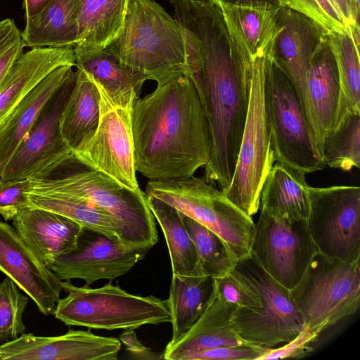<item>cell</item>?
<instances>
[{"instance_id": "cell-1", "label": "cell", "mask_w": 360, "mask_h": 360, "mask_svg": "<svg viewBox=\"0 0 360 360\" xmlns=\"http://www.w3.org/2000/svg\"><path fill=\"white\" fill-rule=\"evenodd\" d=\"M172 5L184 32L187 76L199 96L211 135V157L203 177L223 192L235 171L247 117L250 58L239 50L215 3L173 0Z\"/></svg>"}, {"instance_id": "cell-2", "label": "cell", "mask_w": 360, "mask_h": 360, "mask_svg": "<svg viewBox=\"0 0 360 360\" xmlns=\"http://www.w3.org/2000/svg\"><path fill=\"white\" fill-rule=\"evenodd\" d=\"M131 123L136 169L149 180L191 177L210 160L207 120L186 75L159 83L136 98Z\"/></svg>"}, {"instance_id": "cell-3", "label": "cell", "mask_w": 360, "mask_h": 360, "mask_svg": "<svg viewBox=\"0 0 360 360\" xmlns=\"http://www.w3.org/2000/svg\"><path fill=\"white\" fill-rule=\"evenodd\" d=\"M29 193H60L84 199L110 214L120 240L150 250L158 241L155 219L145 192L131 191L78 160L72 153L29 178Z\"/></svg>"}, {"instance_id": "cell-4", "label": "cell", "mask_w": 360, "mask_h": 360, "mask_svg": "<svg viewBox=\"0 0 360 360\" xmlns=\"http://www.w3.org/2000/svg\"><path fill=\"white\" fill-rule=\"evenodd\" d=\"M105 49L124 68L157 84L188 73L184 30L153 0H129L122 29Z\"/></svg>"}, {"instance_id": "cell-5", "label": "cell", "mask_w": 360, "mask_h": 360, "mask_svg": "<svg viewBox=\"0 0 360 360\" xmlns=\"http://www.w3.org/2000/svg\"><path fill=\"white\" fill-rule=\"evenodd\" d=\"M274 39L250 59L249 105L235 171L221 191L250 217L260 207L263 185L275 162L264 96L267 56Z\"/></svg>"}, {"instance_id": "cell-6", "label": "cell", "mask_w": 360, "mask_h": 360, "mask_svg": "<svg viewBox=\"0 0 360 360\" xmlns=\"http://www.w3.org/2000/svg\"><path fill=\"white\" fill-rule=\"evenodd\" d=\"M67 296L60 298L53 315L67 326L93 329H136L170 322L167 300L132 295L111 282L98 288L62 282Z\"/></svg>"}, {"instance_id": "cell-7", "label": "cell", "mask_w": 360, "mask_h": 360, "mask_svg": "<svg viewBox=\"0 0 360 360\" xmlns=\"http://www.w3.org/2000/svg\"><path fill=\"white\" fill-rule=\"evenodd\" d=\"M147 196L158 198L218 234L239 261L250 256L255 223L204 177L149 180Z\"/></svg>"}, {"instance_id": "cell-8", "label": "cell", "mask_w": 360, "mask_h": 360, "mask_svg": "<svg viewBox=\"0 0 360 360\" xmlns=\"http://www.w3.org/2000/svg\"><path fill=\"white\" fill-rule=\"evenodd\" d=\"M290 293L304 326L321 333L358 311L360 259L347 262L317 251Z\"/></svg>"}, {"instance_id": "cell-9", "label": "cell", "mask_w": 360, "mask_h": 360, "mask_svg": "<svg viewBox=\"0 0 360 360\" xmlns=\"http://www.w3.org/2000/svg\"><path fill=\"white\" fill-rule=\"evenodd\" d=\"M273 44L267 56L264 96L275 162L305 174L322 170L326 165L314 145L302 101L292 81L274 63Z\"/></svg>"}, {"instance_id": "cell-10", "label": "cell", "mask_w": 360, "mask_h": 360, "mask_svg": "<svg viewBox=\"0 0 360 360\" xmlns=\"http://www.w3.org/2000/svg\"><path fill=\"white\" fill-rule=\"evenodd\" d=\"M235 269L258 294L262 306L236 307L233 328L246 342L273 347L288 342L305 327L290 290L273 278L252 256L239 260Z\"/></svg>"}, {"instance_id": "cell-11", "label": "cell", "mask_w": 360, "mask_h": 360, "mask_svg": "<svg viewBox=\"0 0 360 360\" xmlns=\"http://www.w3.org/2000/svg\"><path fill=\"white\" fill-rule=\"evenodd\" d=\"M93 80L100 95L98 123L95 131L72 153L84 164L120 185L136 192L141 191L136 174L131 123L136 100L117 102L101 84Z\"/></svg>"}, {"instance_id": "cell-12", "label": "cell", "mask_w": 360, "mask_h": 360, "mask_svg": "<svg viewBox=\"0 0 360 360\" xmlns=\"http://www.w3.org/2000/svg\"><path fill=\"white\" fill-rule=\"evenodd\" d=\"M307 224L321 253L343 261L360 259V188L309 186Z\"/></svg>"}, {"instance_id": "cell-13", "label": "cell", "mask_w": 360, "mask_h": 360, "mask_svg": "<svg viewBox=\"0 0 360 360\" xmlns=\"http://www.w3.org/2000/svg\"><path fill=\"white\" fill-rule=\"evenodd\" d=\"M307 221H288L261 210L250 255L273 278L292 289L317 252Z\"/></svg>"}, {"instance_id": "cell-14", "label": "cell", "mask_w": 360, "mask_h": 360, "mask_svg": "<svg viewBox=\"0 0 360 360\" xmlns=\"http://www.w3.org/2000/svg\"><path fill=\"white\" fill-rule=\"evenodd\" d=\"M148 250L127 247L117 238L82 226L75 246L56 257L49 269L61 281L80 278L89 286L98 280L112 281L126 274Z\"/></svg>"}, {"instance_id": "cell-15", "label": "cell", "mask_w": 360, "mask_h": 360, "mask_svg": "<svg viewBox=\"0 0 360 360\" xmlns=\"http://www.w3.org/2000/svg\"><path fill=\"white\" fill-rule=\"evenodd\" d=\"M75 78L76 71L47 102L0 178L6 180L27 179L72 153L61 135L60 119Z\"/></svg>"}, {"instance_id": "cell-16", "label": "cell", "mask_w": 360, "mask_h": 360, "mask_svg": "<svg viewBox=\"0 0 360 360\" xmlns=\"http://www.w3.org/2000/svg\"><path fill=\"white\" fill-rule=\"evenodd\" d=\"M304 108L314 145L323 160L325 139L347 108L343 105L338 68L326 36L308 64Z\"/></svg>"}, {"instance_id": "cell-17", "label": "cell", "mask_w": 360, "mask_h": 360, "mask_svg": "<svg viewBox=\"0 0 360 360\" xmlns=\"http://www.w3.org/2000/svg\"><path fill=\"white\" fill-rule=\"evenodd\" d=\"M119 339L88 330H72L58 336L21 334L0 344L1 360H116Z\"/></svg>"}, {"instance_id": "cell-18", "label": "cell", "mask_w": 360, "mask_h": 360, "mask_svg": "<svg viewBox=\"0 0 360 360\" xmlns=\"http://www.w3.org/2000/svg\"><path fill=\"white\" fill-rule=\"evenodd\" d=\"M0 271L11 278L44 315L53 314L63 281L39 259L13 226L2 221Z\"/></svg>"}, {"instance_id": "cell-19", "label": "cell", "mask_w": 360, "mask_h": 360, "mask_svg": "<svg viewBox=\"0 0 360 360\" xmlns=\"http://www.w3.org/2000/svg\"><path fill=\"white\" fill-rule=\"evenodd\" d=\"M278 20L281 30L274 41L273 59L295 85L304 107L308 64L326 34L313 20L289 8L281 6Z\"/></svg>"}, {"instance_id": "cell-20", "label": "cell", "mask_w": 360, "mask_h": 360, "mask_svg": "<svg viewBox=\"0 0 360 360\" xmlns=\"http://www.w3.org/2000/svg\"><path fill=\"white\" fill-rule=\"evenodd\" d=\"M12 225L20 237L48 268L76 245L82 227L53 212L29 206L19 211Z\"/></svg>"}, {"instance_id": "cell-21", "label": "cell", "mask_w": 360, "mask_h": 360, "mask_svg": "<svg viewBox=\"0 0 360 360\" xmlns=\"http://www.w3.org/2000/svg\"><path fill=\"white\" fill-rule=\"evenodd\" d=\"M236 307L224 300L214 286L202 315L180 339L166 346L162 359L183 360L195 352L248 343L236 333L231 323Z\"/></svg>"}, {"instance_id": "cell-22", "label": "cell", "mask_w": 360, "mask_h": 360, "mask_svg": "<svg viewBox=\"0 0 360 360\" xmlns=\"http://www.w3.org/2000/svg\"><path fill=\"white\" fill-rule=\"evenodd\" d=\"M65 65L75 66L74 47L32 48L22 53L0 84V124L44 78Z\"/></svg>"}, {"instance_id": "cell-23", "label": "cell", "mask_w": 360, "mask_h": 360, "mask_svg": "<svg viewBox=\"0 0 360 360\" xmlns=\"http://www.w3.org/2000/svg\"><path fill=\"white\" fill-rule=\"evenodd\" d=\"M74 72L73 66L70 65L53 70L23 98L0 124V176L47 102Z\"/></svg>"}, {"instance_id": "cell-24", "label": "cell", "mask_w": 360, "mask_h": 360, "mask_svg": "<svg viewBox=\"0 0 360 360\" xmlns=\"http://www.w3.org/2000/svg\"><path fill=\"white\" fill-rule=\"evenodd\" d=\"M305 174L276 161L262 187L260 209L288 221L307 220L309 187Z\"/></svg>"}, {"instance_id": "cell-25", "label": "cell", "mask_w": 360, "mask_h": 360, "mask_svg": "<svg viewBox=\"0 0 360 360\" xmlns=\"http://www.w3.org/2000/svg\"><path fill=\"white\" fill-rule=\"evenodd\" d=\"M221 11L228 30L250 59L262 53L281 30L278 12L281 6H236L216 4Z\"/></svg>"}, {"instance_id": "cell-26", "label": "cell", "mask_w": 360, "mask_h": 360, "mask_svg": "<svg viewBox=\"0 0 360 360\" xmlns=\"http://www.w3.org/2000/svg\"><path fill=\"white\" fill-rule=\"evenodd\" d=\"M129 0H75L74 15L78 29L75 46L106 49L120 34Z\"/></svg>"}, {"instance_id": "cell-27", "label": "cell", "mask_w": 360, "mask_h": 360, "mask_svg": "<svg viewBox=\"0 0 360 360\" xmlns=\"http://www.w3.org/2000/svg\"><path fill=\"white\" fill-rule=\"evenodd\" d=\"M100 95L93 79L77 69L75 84L60 119L61 135L72 151L96 129Z\"/></svg>"}, {"instance_id": "cell-28", "label": "cell", "mask_w": 360, "mask_h": 360, "mask_svg": "<svg viewBox=\"0 0 360 360\" xmlns=\"http://www.w3.org/2000/svg\"><path fill=\"white\" fill-rule=\"evenodd\" d=\"M75 66L101 84L111 98L120 103L134 101L146 81L122 65L106 49L74 46Z\"/></svg>"}, {"instance_id": "cell-29", "label": "cell", "mask_w": 360, "mask_h": 360, "mask_svg": "<svg viewBox=\"0 0 360 360\" xmlns=\"http://www.w3.org/2000/svg\"><path fill=\"white\" fill-rule=\"evenodd\" d=\"M75 3V0H53L39 14L26 20L22 32L25 46L74 47L78 36Z\"/></svg>"}, {"instance_id": "cell-30", "label": "cell", "mask_w": 360, "mask_h": 360, "mask_svg": "<svg viewBox=\"0 0 360 360\" xmlns=\"http://www.w3.org/2000/svg\"><path fill=\"white\" fill-rule=\"evenodd\" d=\"M214 278L210 276L172 275L167 300L171 314L172 345L180 339L205 311L214 291Z\"/></svg>"}, {"instance_id": "cell-31", "label": "cell", "mask_w": 360, "mask_h": 360, "mask_svg": "<svg viewBox=\"0 0 360 360\" xmlns=\"http://www.w3.org/2000/svg\"><path fill=\"white\" fill-rule=\"evenodd\" d=\"M146 198L148 207L164 234L172 275L204 276L200 270L195 244L185 226L182 213L158 198L147 195Z\"/></svg>"}, {"instance_id": "cell-32", "label": "cell", "mask_w": 360, "mask_h": 360, "mask_svg": "<svg viewBox=\"0 0 360 360\" xmlns=\"http://www.w3.org/2000/svg\"><path fill=\"white\" fill-rule=\"evenodd\" d=\"M30 206L53 212L120 240L115 218L84 199L60 193H28Z\"/></svg>"}, {"instance_id": "cell-33", "label": "cell", "mask_w": 360, "mask_h": 360, "mask_svg": "<svg viewBox=\"0 0 360 360\" xmlns=\"http://www.w3.org/2000/svg\"><path fill=\"white\" fill-rule=\"evenodd\" d=\"M323 160L326 165L349 172L360 165V110L347 108L323 146Z\"/></svg>"}, {"instance_id": "cell-34", "label": "cell", "mask_w": 360, "mask_h": 360, "mask_svg": "<svg viewBox=\"0 0 360 360\" xmlns=\"http://www.w3.org/2000/svg\"><path fill=\"white\" fill-rule=\"evenodd\" d=\"M185 226L195 244L202 275L212 278L231 272L238 260L224 240L216 233L184 214Z\"/></svg>"}, {"instance_id": "cell-35", "label": "cell", "mask_w": 360, "mask_h": 360, "mask_svg": "<svg viewBox=\"0 0 360 360\" xmlns=\"http://www.w3.org/2000/svg\"><path fill=\"white\" fill-rule=\"evenodd\" d=\"M326 39L336 62L343 105L360 110L359 45L349 33L331 32Z\"/></svg>"}, {"instance_id": "cell-36", "label": "cell", "mask_w": 360, "mask_h": 360, "mask_svg": "<svg viewBox=\"0 0 360 360\" xmlns=\"http://www.w3.org/2000/svg\"><path fill=\"white\" fill-rule=\"evenodd\" d=\"M6 276L0 283V343L13 340L25 333L23 313L30 297Z\"/></svg>"}, {"instance_id": "cell-37", "label": "cell", "mask_w": 360, "mask_h": 360, "mask_svg": "<svg viewBox=\"0 0 360 360\" xmlns=\"http://www.w3.org/2000/svg\"><path fill=\"white\" fill-rule=\"evenodd\" d=\"M281 6L289 8L309 17L326 34L331 32L349 33L352 31L334 0H277Z\"/></svg>"}, {"instance_id": "cell-38", "label": "cell", "mask_w": 360, "mask_h": 360, "mask_svg": "<svg viewBox=\"0 0 360 360\" xmlns=\"http://www.w3.org/2000/svg\"><path fill=\"white\" fill-rule=\"evenodd\" d=\"M214 283L219 295L237 307L257 308L262 306L257 292L236 269L224 276L214 278Z\"/></svg>"}, {"instance_id": "cell-39", "label": "cell", "mask_w": 360, "mask_h": 360, "mask_svg": "<svg viewBox=\"0 0 360 360\" xmlns=\"http://www.w3.org/2000/svg\"><path fill=\"white\" fill-rule=\"evenodd\" d=\"M25 47L22 32L14 20L10 18L0 20V84Z\"/></svg>"}, {"instance_id": "cell-40", "label": "cell", "mask_w": 360, "mask_h": 360, "mask_svg": "<svg viewBox=\"0 0 360 360\" xmlns=\"http://www.w3.org/2000/svg\"><path fill=\"white\" fill-rule=\"evenodd\" d=\"M30 188L28 179L6 180L0 178V215L6 221L12 220L19 211L30 206Z\"/></svg>"}, {"instance_id": "cell-41", "label": "cell", "mask_w": 360, "mask_h": 360, "mask_svg": "<svg viewBox=\"0 0 360 360\" xmlns=\"http://www.w3.org/2000/svg\"><path fill=\"white\" fill-rule=\"evenodd\" d=\"M269 348L250 343L225 346L190 354L183 360H258Z\"/></svg>"}, {"instance_id": "cell-42", "label": "cell", "mask_w": 360, "mask_h": 360, "mask_svg": "<svg viewBox=\"0 0 360 360\" xmlns=\"http://www.w3.org/2000/svg\"><path fill=\"white\" fill-rule=\"evenodd\" d=\"M320 333L305 326L292 340L281 347L269 349L258 360H273L286 358L301 359L314 350L312 344L317 341Z\"/></svg>"}, {"instance_id": "cell-43", "label": "cell", "mask_w": 360, "mask_h": 360, "mask_svg": "<svg viewBox=\"0 0 360 360\" xmlns=\"http://www.w3.org/2000/svg\"><path fill=\"white\" fill-rule=\"evenodd\" d=\"M119 340L125 345L127 349L134 356L141 359H159L152 350L146 347L138 339L134 329H127L120 335Z\"/></svg>"}, {"instance_id": "cell-44", "label": "cell", "mask_w": 360, "mask_h": 360, "mask_svg": "<svg viewBox=\"0 0 360 360\" xmlns=\"http://www.w3.org/2000/svg\"><path fill=\"white\" fill-rule=\"evenodd\" d=\"M215 4L236 6H281L277 0H211Z\"/></svg>"}, {"instance_id": "cell-45", "label": "cell", "mask_w": 360, "mask_h": 360, "mask_svg": "<svg viewBox=\"0 0 360 360\" xmlns=\"http://www.w3.org/2000/svg\"><path fill=\"white\" fill-rule=\"evenodd\" d=\"M53 0H23L25 19L28 20L39 14Z\"/></svg>"}, {"instance_id": "cell-46", "label": "cell", "mask_w": 360, "mask_h": 360, "mask_svg": "<svg viewBox=\"0 0 360 360\" xmlns=\"http://www.w3.org/2000/svg\"><path fill=\"white\" fill-rule=\"evenodd\" d=\"M342 16L349 26L351 31L354 29L359 30L353 22L349 0H334Z\"/></svg>"}, {"instance_id": "cell-47", "label": "cell", "mask_w": 360, "mask_h": 360, "mask_svg": "<svg viewBox=\"0 0 360 360\" xmlns=\"http://www.w3.org/2000/svg\"><path fill=\"white\" fill-rule=\"evenodd\" d=\"M360 0H349L354 25L359 29Z\"/></svg>"}]
</instances>
